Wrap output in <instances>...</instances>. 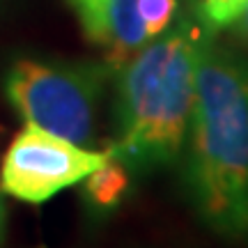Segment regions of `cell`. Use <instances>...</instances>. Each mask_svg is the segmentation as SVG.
I'll return each instance as SVG.
<instances>
[{
	"label": "cell",
	"mask_w": 248,
	"mask_h": 248,
	"mask_svg": "<svg viewBox=\"0 0 248 248\" xmlns=\"http://www.w3.org/2000/svg\"><path fill=\"white\" fill-rule=\"evenodd\" d=\"M179 0H138V12H140L142 26L147 37L156 39L159 35H163L170 26L172 18L177 14Z\"/></svg>",
	"instance_id": "ba28073f"
},
{
	"label": "cell",
	"mask_w": 248,
	"mask_h": 248,
	"mask_svg": "<svg viewBox=\"0 0 248 248\" xmlns=\"http://www.w3.org/2000/svg\"><path fill=\"white\" fill-rule=\"evenodd\" d=\"M5 232H7V209H5L2 191H0V248H2V244H5Z\"/></svg>",
	"instance_id": "8fae6325"
},
{
	"label": "cell",
	"mask_w": 248,
	"mask_h": 248,
	"mask_svg": "<svg viewBox=\"0 0 248 248\" xmlns=\"http://www.w3.org/2000/svg\"><path fill=\"white\" fill-rule=\"evenodd\" d=\"M110 74L108 62L18 58L5 71L2 90L26 124L90 147Z\"/></svg>",
	"instance_id": "3957f363"
},
{
	"label": "cell",
	"mask_w": 248,
	"mask_h": 248,
	"mask_svg": "<svg viewBox=\"0 0 248 248\" xmlns=\"http://www.w3.org/2000/svg\"><path fill=\"white\" fill-rule=\"evenodd\" d=\"M108 150L94 152L26 124L9 142L0 163V191L21 202L42 204L80 184L104 166Z\"/></svg>",
	"instance_id": "277c9868"
},
{
	"label": "cell",
	"mask_w": 248,
	"mask_h": 248,
	"mask_svg": "<svg viewBox=\"0 0 248 248\" xmlns=\"http://www.w3.org/2000/svg\"><path fill=\"white\" fill-rule=\"evenodd\" d=\"M150 37L145 32L138 0H108L106 2V23H104V48L108 51L106 62L115 74L124 62H129Z\"/></svg>",
	"instance_id": "5b68a950"
},
{
	"label": "cell",
	"mask_w": 248,
	"mask_h": 248,
	"mask_svg": "<svg viewBox=\"0 0 248 248\" xmlns=\"http://www.w3.org/2000/svg\"><path fill=\"white\" fill-rule=\"evenodd\" d=\"M184 186L198 218L228 241H248V60L212 35L195 69Z\"/></svg>",
	"instance_id": "6da1fadb"
},
{
	"label": "cell",
	"mask_w": 248,
	"mask_h": 248,
	"mask_svg": "<svg viewBox=\"0 0 248 248\" xmlns=\"http://www.w3.org/2000/svg\"><path fill=\"white\" fill-rule=\"evenodd\" d=\"M106 2L108 0H69L76 9L83 32L92 44H104V23H106Z\"/></svg>",
	"instance_id": "9c48e42d"
},
{
	"label": "cell",
	"mask_w": 248,
	"mask_h": 248,
	"mask_svg": "<svg viewBox=\"0 0 248 248\" xmlns=\"http://www.w3.org/2000/svg\"><path fill=\"white\" fill-rule=\"evenodd\" d=\"M202 23L182 18L115 71L117 140L108 154L129 170L170 166L184 150L195 101Z\"/></svg>",
	"instance_id": "7a4b0ae2"
},
{
	"label": "cell",
	"mask_w": 248,
	"mask_h": 248,
	"mask_svg": "<svg viewBox=\"0 0 248 248\" xmlns=\"http://www.w3.org/2000/svg\"><path fill=\"white\" fill-rule=\"evenodd\" d=\"M83 184V198L92 212L108 214L117 209V204L124 200V195L131 188V170L122 161L108 154L104 166H99L94 172L80 182Z\"/></svg>",
	"instance_id": "8992f818"
},
{
	"label": "cell",
	"mask_w": 248,
	"mask_h": 248,
	"mask_svg": "<svg viewBox=\"0 0 248 248\" xmlns=\"http://www.w3.org/2000/svg\"><path fill=\"white\" fill-rule=\"evenodd\" d=\"M42 248H46V246H42Z\"/></svg>",
	"instance_id": "7c38bea8"
},
{
	"label": "cell",
	"mask_w": 248,
	"mask_h": 248,
	"mask_svg": "<svg viewBox=\"0 0 248 248\" xmlns=\"http://www.w3.org/2000/svg\"><path fill=\"white\" fill-rule=\"evenodd\" d=\"M0 2H2V0H0Z\"/></svg>",
	"instance_id": "4fadbf2b"
},
{
	"label": "cell",
	"mask_w": 248,
	"mask_h": 248,
	"mask_svg": "<svg viewBox=\"0 0 248 248\" xmlns=\"http://www.w3.org/2000/svg\"><path fill=\"white\" fill-rule=\"evenodd\" d=\"M248 7V0H200L198 16L209 32H218L225 28H232V23L244 14Z\"/></svg>",
	"instance_id": "52a82bcc"
},
{
	"label": "cell",
	"mask_w": 248,
	"mask_h": 248,
	"mask_svg": "<svg viewBox=\"0 0 248 248\" xmlns=\"http://www.w3.org/2000/svg\"><path fill=\"white\" fill-rule=\"evenodd\" d=\"M232 30H234V35L239 37L241 42L248 46V7L244 9V14H241L234 23H232Z\"/></svg>",
	"instance_id": "30bf717a"
}]
</instances>
